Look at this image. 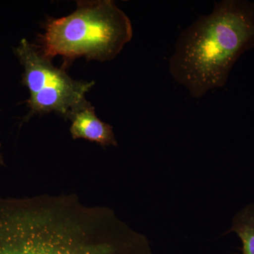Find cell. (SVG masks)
<instances>
[{
    "instance_id": "6da1fadb",
    "label": "cell",
    "mask_w": 254,
    "mask_h": 254,
    "mask_svg": "<svg viewBox=\"0 0 254 254\" xmlns=\"http://www.w3.org/2000/svg\"><path fill=\"white\" fill-rule=\"evenodd\" d=\"M0 254H153L111 208L73 194L0 197Z\"/></svg>"
},
{
    "instance_id": "7a4b0ae2",
    "label": "cell",
    "mask_w": 254,
    "mask_h": 254,
    "mask_svg": "<svg viewBox=\"0 0 254 254\" xmlns=\"http://www.w3.org/2000/svg\"><path fill=\"white\" fill-rule=\"evenodd\" d=\"M254 48V1H215L180 33L169 60L174 79L195 98L226 84L241 56Z\"/></svg>"
},
{
    "instance_id": "3957f363",
    "label": "cell",
    "mask_w": 254,
    "mask_h": 254,
    "mask_svg": "<svg viewBox=\"0 0 254 254\" xmlns=\"http://www.w3.org/2000/svg\"><path fill=\"white\" fill-rule=\"evenodd\" d=\"M44 28L38 49L51 60L63 57L65 67L81 57L115 59L133 36L131 21L112 0L78 1L72 14L50 18Z\"/></svg>"
},
{
    "instance_id": "277c9868",
    "label": "cell",
    "mask_w": 254,
    "mask_h": 254,
    "mask_svg": "<svg viewBox=\"0 0 254 254\" xmlns=\"http://www.w3.org/2000/svg\"><path fill=\"white\" fill-rule=\"evenodd\" d=\"M14 53L24 68L21 82L30 93L28 118L54 112L66 120L69 112L86 100L85 95L95 85L94 81L73 80L27 40H21Z\"/></svg>"
},
{
    "instance_id": "5b68a950",
    "label": "cell",
    "mask_w": 254,
    "mask_h": 254,
    "mask_svg": "<svg viewBox=\"0 0 254 254\" xmlns=\"http://www.w3.org/2000/svg\"><path fill=\"white\" fill-rule=\"evenodd\" d=\"M71 122L70 133L73 139L95 142L101 146H118L113 127L101 121L95 114L94 107L85 100L68 114Z\"/></svg>"
},
{
    "instance_id": "8992f818",
    "label": "cell",
    "mask_w": 254,
    "mask_h": 254,
    "mask_svg": "<svg viewBox=\"0 0 254 254\" xmlns=\"http://www.w3.org/2000/svg\"><path fill=\"white\" fill-rule=\"evenodd\" d=\"M236 234L242 242L240 254H254V203L241 209L233 217L225 234Z\"/></svg>"
},
{
    "instance_id": "52a82bcc",
    "label": "cell",
    "mask_w": 254,
    "mask_h": 254,
    "mask_svg": "<svg viewBox=\"0 0 254 254\" xmlns=\"http://www.w3.org/2000/svg\"><path fill=\"white\" fill-rule=\"evenodd\" d=\"M1 143H0V165H4V158H3L2 153H1Z\"/></svg>"
}]
</instances>
